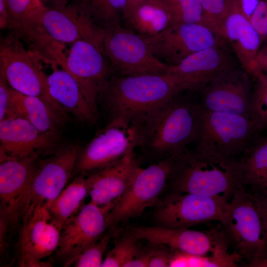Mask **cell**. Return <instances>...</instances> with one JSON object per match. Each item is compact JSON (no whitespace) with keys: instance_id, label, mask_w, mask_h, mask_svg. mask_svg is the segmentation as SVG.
<instances>
[{"instance_id":"obj_24","label":"cell","mask_w":267,"mask_h":267,"mask_svg":"<svg viewBox=\"0 0 267 267\" xmlns=\"http://www.w3.org/2000/svg\"><path fill=\"white\" fill-rule=\"evenodd\" d=\"M137 166L133 150L119 161L90 173L86 177L90 201L99 206L115 201L128 188Z\"/></svg>"},{"instance_id":"obj_44","label":"cell","mask_w":267,"mask_h":267,"mask_svg":"<svg viewBox=\"0 0 267 267\" xmlns=\"http://www.w3.org/2000/svg\"><path fill=\"white\" fill-rule=\"evenodd\" d=\"M43 4L49 8H60L76 0H40Z\"/></svg>"},{"instance_id":"obj_21","label":"cell","mask_w":267,"mask_h":267,"mask_svg":"<svg viewBox=\"0 0 267 267\" xmlns=\"http://www.w3.org/2000/svg\"><path fill=\"white\" fill-rule=\"evenodd\" d=\"M8 12V29L33 52L44 56L55 48L56 42L43 24L45 6L40 0H5Z\"/></svg>"},{"instance_id":"obj_6","label":"cell","mask_w":267,"mask_h":267,"mask_svg":"<svg viewBox=\"0 0 267 267\" xmlns=\"http://www.w3.org/2000/svg\"><path fill=\"white\" fill-rule=\"evenodd\" d=\"M100 47L118 75L163 74L169 67L153 54L145 36L122 25L104 29Z\"/></svg>"},{"instance_id":"obj_8","label":"cell","mask_w":267,"mask_h":267,"mask_svg":"<svg viewBox=\"0 0 267 267\" xmlns=\"http://www.w3.org/2000/svg\"><path fill=\"white\" fill-rule=\"evenodd\" d=\"M259 130L251 118L204 110L196 148L216 155L236 158L256 141Z\"/></svg>"},{"instance_id":"obj_28","label":"cell","mask_w":267,"mask_h":267,"mask_svg":"<svg viewBox=\"0 0 267 267\" xmlns=\"http://www.w3.org/2000/svg\"><path fill=\"white\" fill-rule=\"evenodd\" d=\"M88 195L86 176L80 174L63 190L47 208L61 230L80 211Z\"/></svg>"},{"instance_id":"obj_22","label":"cell","mask_w":267,"mask_h":267,"mask_svg":"<svg viewBox=\"0 0 267 267\" xmlns=\"http://www.w3.org/2000/svg\"><path fill=\"white\" fill-rule=\"evenodd\" d=\"M239 66L238 60L225 42L198 51L177 65L169 66L166 73L182 79L192 91H197L218 74Z\"/></svg>"},{"instance_id":"obj_26","label":"cell","mask_w":267,"mask_h":267,"mask_svg":"<svg viewBox=\"0 0 267 267\" xmlns=\"http://www.w3.org/2000/svg\"><path fill=\"white\" fill-rule=\"evenodd\" d=\"M49 93L53 99L66 112L78 120L93 122L96 118L74 78L63 69L54 68L47 76Z\"/></svg>"},{"instance_id":"obj_25","label":"cell","mask_w":267,"mask_h":267,"mask_svg":"<svg viewBox=\"0 0 267 267\" xmlns=\"http://www.w3.org/2000/svg\"><path fill=\"white\" fill-rule=\"evenodd\" d=\"M15 117L24 118L41 132L56 137L64 122L42 99L24 95L11 88L4 119Z\"/></svg>"},{"instance_id":"obj_34","label":"cell","mask_w":267,"mask_h":267,"mask_svg":"<svg viewBox=\"0 0 267 267\" xmlns=\"http://www.w3.org/2000/svg\"><path fill=\"white\" fill-rule=\"evenodd\" d=\"M253 78L252 118L260 130L267 127V73L261 71Z\"/></svg>"},{"instance_id":"obj_10","label":"cell","mask_w":267,"mask_h":267,"mask_svg":"<svg viewBox=\"0 0 267 267\" xmlns=\"http://www.w3.org/2000/svg\"><path fill=\"white\" fill-rule=\"evenodd\" d=\"M229 208V201L188 193L172 191L158 202L154 213L157 225L188 228L213 221L220 222Z\"/></svg>"},{"instance_id":"obj_4","label":"cell","mask_w":267,"mask_h":267,"mask_svg":"<svg viewBox=\"0 0 267 267\" xmlns=\"http://www.w3.org/2000/svg\"><path fill=\"white\" fill-rule=\"evenodd\" d=\"M220 223L230 245L248 266L267 267V221L258 195L245 188L236 191Z\"/></svg>"},{"instance_id":"obj_35","label":"cell","mask_w":267,"mask_h":267,"mask_svg":"<svg viewBox=\"0 0 267 267\" xmlns=\"http://www.w3.org/2000/svg\"><path fill=\"white\" fill-rule=\"evenodd\" d=\"M115 227H110L97 241L85 249L74 261L76 267H99L103 261V256L113 237Z\"/></svg>"},{"instance_id":"obj_39","label":"cell","mask_w":267,"mask_h":267,"mask_svg":"<svg viewBox=\"0 0 267 267\" xmlns=\"http://www.w3.org/2000/svg\"><path fill=\"white\" fill-rule=\"evenodd\" d=\"M156 250L149 264V267H169L172 251L162 250Z\"/></svg>"},{"instance_id":"obj_33","label":"cell","mask_w":267,"mask_h":267,"mask_svg":"<svg viewBox=\"0 0 267 267\" xmlns=\"http://www.w3.org/2000/svg\"><path fill=\"white\" fill-rule=\"evenodd\" d=\"M172 265L174 267H232L234 263L230 257L222 254L207 256L177 251L173 256Z\"/></svg>"},{"instance_id":"obj_41","label":"cell","mask_w":267,"mask_h":267,"mask_svg":"<svg viewBox=\"0 0 267 267\" xmlns=\"http://www.w3.org/2000/svg\"><path fill=\"white\" fill-rule=\"evenodd\" d=\"M255 64L258 73L260 71L267 73V44L261 47L258 50L255 58Z\"/></svg>"},{"instance_id":"obj_42","label":"cell","mask_w":267,"mask_h":267,"mask_svg":"<svg viewBox=\"0 0 267 267\" xmlns=\"http://www.w3.org/2000/svg\"><path fill=\"white\" fill-rule=\"evenodd\" d=\"M241 10L249 19L261 0H236Z\"/></svg>"},{"instance_id":"obj_30","label":"cell","mask_w":267,"mask_h":267,"mask_svg":"<svg viewBox=\"0 0 267 267\" xmlns=\"http://www.w3.org/2000/svg\"><path fill=\"white\" fill-rule=\"evenodd\" d=\"M103 29L121 26L127 0H76Z\"/></svg>"},{"instance_id":"obj_17","label":"cell","mask_w":267,"mask_h":267,"mask_svg":"<svg viewBox=\"0 0 267 267\" xmlns=\"http://www.w3.org/2000/svg\"><path fill=\"white\" fill-rule=\"evenodd\" d=\"M40 154L17 158H0V216L5 218L11 228L22 222L25 199Z\"/></svg>"},{"instance_id":"obj_37","label":"cell","mask_w":267,"mask_h":267,"mask_svg":"<svg viewBox=\"0 0 267 267\" xmlns=\"http://www.w3.org/2000/svg\"><path fill=\"white\" fill-rule=\"evenodd\" d=\"M262 42L267 39V0H261L250 19Z\"/></svg>"},{"instance_id":"obj_27","label":"cell","mask_w":267,"mask_h":267,"mask_svg":"<svg viewBox=\"0 0 267 267\" xmlns=\"http://www.w3.org/2000/svg\"><path fill=\"white\" fill-rule=\"evenodd\" d=\"M132 30L147 37H154L171 24L163 0H144L125 21Z\"/></svg>"},{"instance_id":"obj_9","label":"cell","mask_w":267,"mask_h":267,"mask_svg":"<svg viewBox=\"0 0 267 267\" xmlns=\"http://www.w3.org/2000/svg\"><path fill=\"white\" fill-rule=\"evenodd\" d=\"M140 137L138 126L114 118L82 148L74 172L86 175L113 164L134 150Z\"/></svg>"},{"instance_id":"obj_11","label":"cell","mask_w":267,"mask_h":267,"mask_svg":"<svg viewBox=\"0 0 267 267\" xmlns=\"http://www.w3.org/2000/svg\"><path fill=\"white\" fill-rule=\"evenodd\" d=\"M82 149L79 145L70 143L40 160L25 199L24 216L38 205L50 206L74 172Z\"/></svg>"},{"instance_id":"obj_1","label":"cell","mask_w":267,"mask_h":267,"mask_svg":"<svg viewBox=\"0 0 267 267\" xmlns=\"http://www.w3.org/2000/svg\"><path fill=\"white\" fill-rule=\"evenodd\" d=\"M173 191L230 200L245 188L241 159L186 149L178 154L169 180Z\"/></svg>"},{"instance_id":"obj_40","label":"cell","mask_w":267,"mask_h":267,"mask_svg":"<svg viewBox=\"0 0 267 267\" xmlns=\"http://www.w3.org/2000/svg\"><path fill=\"white\" fill-rule=\"evenodd\" d=\"M156 249H153L143 253H138L134 258L128 263L125 267H146L149 266L150 260L154 254Z\"/></svg>"},{"instance_id":"obj_13","label":"cell","mask_w":267,"mask_h":267,"mask_svg":"<svg viewBox=\"0 0 267 267\" xmlns=\"http://www.w3.org/2000/svg\"><path fill=\"white\" fill-rule=\"evenodd\" d=\"M250 77L241 66L218 74L196 91L202 108L252 118Z\"/></svg>"},{"instance_id":"obj_23","label":"cell","mask_w":267,"mask_h":267,"mask_svg":"<svg viewBox=\"0 0 267 267\" xmlns=\"http://www.w3.org/2000/svg\"><path fill=\"white\" fill-rule=\"evenodd\" d=\"M58 137L44 133L26 119L0 121V157L23 158L53 149Z\"/></svg>"},{"instance_id":"obj_38","label":"cell","mask_w":267,"mask_h":267,"mask_svg":"<svg viewBox=\"0 0 267 267\" xmlns=\"http://www.w3.org/2000/svg\"><path fill=\"white\" fill-rule=\"evenodd\" d=\"M11 88L0 75V121L5 118L9 104Z\"/></svg>"},{"instance_id":"obj_46","label":"cell","mask_w":267,"mask_h":267,"mask_svg":"<svg viewBox=\"0 0 267 267\" xmlns=\"http://www.w3.org/2000/svg\"><path fill=\"white\" fill-rule=\"evenodd\" d=\"M258 195L264 215L267 221V188Z\"/></svg>"},{"instance_id":"obj_5","label":"cell","mask_w":267,"mask_h":267,"mask_svg":"<svg viewBox=\"0 0 267 267\" xmlns=\"http://www.w3.org/2000/svg\"><path fill=\"white\" fill-rule=\"evenodd\" d=\"M41 61L12 33L1 40L0 75L13 89L42 99L65 121L67 112L51 97Z\"/></svg>"},{"instance_id":"obj_20","label":"cell","mask_w":267,"mask_h":267,"mask_svg":"<svg viewBox=\"0 0 267 267\" xmlns=\"http://www.w3.org/2000/svg\"><path fill=\"white\" fill-rule=\"evenodd\" d=\"M220 31L241 66L254 77L258 73L255 58L261 47L262 38L236 0H226Z\"/></svg>"},{"instance_id":"obj_45","label":"cell","mask_w":267,"mask_h":267,"mask_svg":"<svg viewBox=\"0 0 267 267\" xmlns=\"http://www.w3.org/2000/svg\"><path fill=\"white\" fill-rule=\"evenodd\" d=\"M144 0H127L124 13V21L129 17L135 8Z\"/></svg>"},{"instance_id":"obj_3","label":"cell","mask_w":267,"mask_h":267,"mask_svg":"<svg viewBox=\"0 0 267 267\" xmlns=\"http://www.w3.org/2000/svg\"><path fill=\"white\" fill-rule=\"evenodd\" d=\"M183 92L142 123L149 145L157 152L168 156L179 154L198 138L204 109L198 99Z\"/></svg>"},{"instance_id":"obj_32","label":"cell","mask_w":267,"mask_h":267,"mask_svg":"<svg viewBox=\"0 0 267 267\" xmlns=\"http://www.w3.org/2000/svg\"><path fill=\"white\" fill-rule=\"evenodd\" d=\"M139 240L131 232L124 235L106 255L101 267H125L138 253Z\"/></svg>"},{"instance_id":"obj_18","label":"cell","mask_w":267,"mask_h":267,"mask_svg":"<svg viewBox=\"0 0 267 267\" xmlns=\"http://www.w3.org/2000/svg\"><path fill=\"white\" fill-rule=\"evenodd\" d=\"M130 232L140 240L167 246L173 251L201 255L211 254L219 245L228 240L221 227L197 231L158 225L137 226Z\"/></svg>"},{"instance_id":"obj_31","label":"cell","mask_w":267,"mask_h":267,"mask_svg":"<svg viewBox=\"0 0 267 267\" xmlns=\"http://www.w3.org/2000/svg\"><path fill=\"white\" fill-rule=\"evenodd\" d=\"M163 1L170 15L171 25L200 23L210 25L218 30L208 19L199 0Z\"/></svg>"},{"instance_id":"obj_2","label":"cell","mask_w":267,"mask_h":267,"mask_svg":"<svg viewBox=\"0 0 267 267\" xmlns=\"http://www.w3.org/2000/svg\"><path fill=\"white\" fill-rule=\"evenodd\" d=\"M185 80L168 74L116 75L109 78L100 94L114 118L138 126L151 114L185 91H191Z\"/></svg>"},{"instance_id":"obj_36","label":"cell","mask_w":267,"mask_h":267,"mask_svg":"<svg viewBox=\"0 0 267 267\" xmlns=\"http://www.w3.org/2000/svg\"><path fill=\"white\" fill-rule=\"evenodd\" d=\"M199 0L208 19L221 33L220 22L226 6V0Z\"/></svg>"},{"instance_id":"obj_29","label":"cell","mask_w":267,"mask_h":267,"mask_svg":"<svg viewBox=\"0 0 267 267\" xmlns=\"http://www.w3.org/2000/svg\"><path fill=\"white\" fill-rule=\"evenodd\" d=\"M246 184L261 192L267 188V138L256 140L243 154Z\"/></svg>"},{"instance_id":"obj_43","label":"cell","mask_w":267,"mask_h":267,"mask_svg":"<svg viewBox=\"0 0 267 267\" xmlns=\"http://www.w3.org/2000/svg\"><path fill=\"white\" fill-rule=\"evenodd\" d=\"M9 16L5 0H0V28H8Z\"/></svg>"},{"instance_id":"obj_12","label":"cell","mask_w":267,"mask_h":267,"mask_svg":"<svg viewBox=\"0 0 267 267\" xmlns=\"http://www.w3.org/2000/svg\"><path fill=\"white\" fill-rule=\"evenodd\" d=\"M146 37L153 54L169 66L226 42L215 28L200 23L172 24L156 36Z\"/></svg>"},{"instance_id":"obj_7","label":"cell","mask_w":267,"mask_h":267,"mask_svg":"<svg viewBox=\"0 0 267 267\" xmlns=\"http://www.w3.org/2000/svg\"><path fill=\"white\" fill-rule=\"evenodd\" d=\"M177 155L168 156L145 168L136 167L128 188L109 213V228L138 217L148 208L156 206L168 181Z\"/></svg>"},{"instance_id":"obj_16","label":"cell","mask_w":267,"mask_h":267,"mask_svg":"<svg viewBox=\"0 0 267 267\" xmlns=\"http://www.w3.org/2000/svg\"><path fill=\"white\" fill-rule=\"evenodd\" d=\"M61 67L74 78L96 115L97 99L112 71L100 44L86 40L73 43Z\"/></svg>"},{"instance_id":"obj_14","label":"cell","mask_w":267,"mask_h":267,"mask_svg":"<svg viewBox=\"0 0 267 267\" xmlns=\"http://www.w3.org/2000/svg\"><path fill=\"white\" fill-rule=\"evenodd\" d=\"M60 232V228L44 205H38L27 212L22 220L19 237L18 266H50L43 260L56 252Z\"/></svg>"},{"instance_id":"obj_15","label":"cell","mask_w":267,"mask_h":267,"mask_svg":"<svg viewBox=\"0 0 267 267\" xmlns=\"http://www.w3.org/2000/svg\"><path fill=\"white\" fill-rule=\"evenodd\" d=\"M117 200L104 206L90 201L61 230L57 257L71 266L75 259L89 246L98 240L109 229L107 218Z\"/></svg>"},{"instance_id":"obj_19","label":"cell","mask_w":267,"mask_h":267,"mask_svg":"<svg viewBox=\"0 0 267 267\" xmlns=\"http://www.w3.org/2000/svg\"><path fill=\"white\" fill-rule=\"evenodd\" d=\"M42 19L48 34L60 44L86 40L100 45L104 29L77 1H73L60 8L45 7Z\"/></svg>"}]
</instances>
